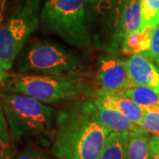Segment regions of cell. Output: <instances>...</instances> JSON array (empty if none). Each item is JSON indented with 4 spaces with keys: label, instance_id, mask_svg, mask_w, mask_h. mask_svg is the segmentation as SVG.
<instances>
[{
    "label": "cell",
    "instance_id": "14",
    "mask_svg": "<svg viewBox=\"0 0 159 159\" xmlns=\"http://www.w3.org/2000/svg\"><path fill=\"white\" fill-rule=\"evenodd\" d=\"M153 30V28L148 27L143 30L129 34L123 42L121 51L129 56L148 51L150 47Z\"/></svg>",
    "mask_w": 159,
    "mask_h": 159
},
{
    "label": "cell",
    "instance_id": "2",
    "mask_svg": "<svg viewBox=\"0 0 159 159\" xmlns=\"http://www.w3.org/2000/svg\"><path fill=\"white\" fill-rule=\"evenodd\" d=\"M3 91L23 94L52 104L64 101L92 99L97 89L87 75H44L19 74L9 76Z\"/></svg>",
    "mask_w": 159,
    "mask_h": 159
},
{
    "label": "cell",
    "instance_id": "20",
    "mask_svg": "<svg viewBox=\"0 0 159 159\" xmlns=\"http://www.w3.org/2000/svg\"><path fill=\"white\" fill-rule=\"evenodd\" d=\"M13 159H48L45 153L37 148H27Z\"/></svg>",
    "mask_w": 159,
    "mask_h": 159
},
{
    "label": "cell",
    "instance_id": "10",
    "mask_svg": "<svg viewBox=\"0 0 159 159\" xmlns=\"http://www.w3.org/2000/svg\"><path fill=\"white\" fill-rule=\"evenodd\" d=\"M141 25V0H121L119 22L114 34L115 43L122 47L125 37L133 32L140 31Z\"/></svg>",
    "mask_w": 159,
    "mask_h": 159
},
{
    "label": "cell",
    "instance_id": "12",
    "mask_svg": "<svg viewBox=\"0 0 159 159\" xmlns=\"http://www.w3.org/2000/svg\"><path fill=\"white\" fill-rule=\"evenodd\" d=\"M126 97H130L144 111H159V93L146 86H129L122 91Z\"/></svg>",
    "mask_w": 159,
    "mask_h": 159
},
{
    "label": "cell",
    "instance_id": "11",
    "mask_svg": "<svg viewBox=\"0 0 159 159\" xmlns=\"http://www.w3.org/2000/svg\"><path fill=\"white\" fill-rule=\"evenodd\" d=\"M92 108L98 121L107 127L111 132H138L142 134H148L140 125L134 124L119 111L114 109L109 108L96 102L93 98Z\"/></svg>",
    "mask_w": 159,
    "mask_h": 159
},
{
    "label": "cell",
    "instance_id": "18",
    "mask_svg": "<svg viewBox=\"0 0 159 159\" xmlns=\"http://www.w3.org/2000/svg\"><path fill=\"white\" fill-rule=\"evenodd\" d=\"M139 125L148 134L159 137V111H144V115Z\"/></svg>",
    "mask_w": 159,
    "mask_h": 159
},
{
    "label": "cell",
    "instance_id": "13",
    "mask_svg": "<svg viewBox=\"0 0 159 159\" xmlns=\"http://www.w3.org/2000/svg\"><path fill=\"white\" fill-rule=\"evenodd\" d=\"M129 132H111L98 159H126Z\"/></svg>",
    "mask_w": 159,
    "mask_h": 159
},
{
    "label": "cell",
    "instance_id": "7",
    "mask_svg": "<svg viewBox=\"0 0 159 159\" xmlns=\"http://www.w3.org/2000/svg\"><path fill=\"white\" fill-rule=\"evenodd\" d=\"M96 81L100 89L124 91L131 86L126 61L114 57H102L97 66Z\"/></svg>",
    "mask_w": 159,
    "mask_h": 159
},
{
    "label": "cell",
    "instance_id": "4",
    "mask_svg": "<svg viewBox=\"0 0 159 159\" xmlns=\"http://www.w3.org/2000/svg\"><path fill=\"white\" fill-rule=\"evenodd\" d=\"M40 20L45 29L68 45L80 50L93 45L84 0H45Z\"/></svg>",
    "mask_w": 159,
    "mask_h": 159
},
{
    "label": "cell",
    "instance_id": "23",
    "mask_svg": "<svg viewBox=\"0 0 159 159\" xmlns=\"http://www.w3.org/2000/svg\"><path fill=\"white\" fill-rule=\"evenodd\" d=\"M6 70H5V69L0 66V82L5 81V80L9 77V74H6Z\"/></svg>",
    "mask_w": 159,
    "mask_h": 159
},
{
    "label": "cell",
    "instance_id": "6",
    "mask_svg": "<svg viewBox=\"0 0 159 159\" xmlns=\"http://www.w3.org/2000/svg\"><path fill=\"white\" fill-rule=\"evenodd\" d=\"M41 0H26L0 25V66L11 68L29 37L39 24Z\"/></svg>",
    "mask_w": 159,
    "mask_h": 159
},
{
    "label": "cell",
    "instance_id": "19",
    "mask_svg": "<svg viewBox=\"0 0 159 159\" xmlns=\"http://www.w3.org/2000/svg\"><path fill=\"white\" fill-rule=\"evenodd\" d=\"M146 53L159 68V24L154 29L150 47Z\"/></svg>",
    "mask_w": 159,
    "mask_h": 159
},
{
    "label": "cell",
    "instance_id": "5",
    "mask_svg": "<svg viewBox=\"0 0 159 159\" xmlns=\"http://www.w3.org/2000/svg\"><path fill=\"white\" fill-rule=\"evenodd\" d=\"M23 74L87 75L88 66L76 52L51 42H38L23 53L18 64Z\"/></svg>",
    "mask_w": 159,
    "mask_h": 159
},
{
    "label": "cell",
    "instance_id": "8",
    "mask_svg": "<svg viewBox=\"0 0 159 159\" xmlns=\"http://www.w3.org/2000/svg\"><path fill=\"white\" fill-rule=\"evenodd\" d=\"M126 66L132 85L149 87L159 93V68L146 52L131 56Z\"/></svg>",
    "mask_w": 159,
    "mask_h": 159
},
{
    "label": "cell",
    "instance_id": "1",
    "mask_svg": "<svg viewBox=\"0 0 159 159\" xmlns=\"http://www.w3.org/2000/svg\"><path fill=\"white\" fill-rule=\"evenodd\" d=\"M51 153L59 159H98L111 131L96 118L91 99L74 101L56 116Z\"/></svg>",
    "mask_w": 159,
    "mask_h": 159
},
{
    "label": "cell",
    "instance_id": "16",
    "mask_svg": "<svg viewBox=\"0 0 159 159\" xmlns=\"http://www.w3.org/2000/svg\"><path fill=\"white\" fill-rule=\"evenodd\" d=\"M141 30L148 27L155 29L159 24V0H141Z\"/></svg>",
    "mask_w": 159,
    "mask_h": 159
},
{
    "label": "cell",
    "instance_id": "3",
    "mask_svg": "<svg viewBox=\"0 0 159 159\" xmlns=\"http://www.w3.org/2000/svg\"><path fill=\"white\" fill-rule=\"evenodd\" d=\"M0 99L13 139L41 137L51 133L56 119L53 108L33 97L12 92H1Z\"/></svg>",
    "mask_w": 159,
    "mask_h": 159
},
{
    "label": "cell",
    "instance_id": "24",
    "mask_svg": "<svg viewBox=\"0 0 159 159\" xmlns=\"http://www.w3.org/2000/svg\"><path fill=\"white\" fill-rule=\"evenodd\" d=\"M101 2L102 0H84V3L91 5V6H98L100 5Z\"/></svg>",
    "mask_w": 159,
    "mask_h": 159
},
{
    "label": "cell",
    "instance_id": "17",
    "mask_svg": "<svg viewBox=\"0 0 159 159\" xmlns=\"http://www.w3.org/2000/svg\"><path fill=\"white\" fill-rule=\"evenodd\" d=\"M8 128L5 114L0 109V159H13V148Z\"/></svg>",
    "mask_w": 159,
    "mask_h": 159
},
{
    "label": "cell",
    "instance_id": "25",
    "mask_svg": "<svg viewBox=\"0 0 159 159\" xmlns=\"http://www.w3.org/2000/svg\"><path fill=\"white\" fill-rule=\"evenodd\" d=\"M54 159H59V158H57V157H56V158H54Z\"/></svg>",
    "mask_w": 159,
    "mask_h": 159
},
{
    "label": "cell",
    "instance_id": "15",
    "mask_svg": "<svg viewBox=\"0 0 159 159\" xmlns=\"http://www.w3.org/2000/svg\"><path fill=\"white\" fill-rule=\"evenodd\" d=\"M148 134L129 132L126 159H150Z\"/></svg>",
    "mask_w": 159,
    "mask_h": 159
},
{
    "label": "cell",
    "instance_id": "21",
    "mask_svg": "<svg viewBox=\"0 0 159 159\" xmlns=\"http://www.w3.org/2000/svg\"><path fill=\"white\" fill-rule=\"evenodd\" d=\"M150 159H159V137L152 135L149 141Z\"/></svg>",
    "mask_w": 159,
    "mask_h": 159
},
{
    "label": "cell",
    "instance_id": "9",
    "mask_svg": "<svg viewBox=\"0 0 159 159\" xmlns=\"http://www.w3.org/2000/svg\"><path fill=\"white\" fill-rule=\"evenodd\" d=\"M96 102L119 111L134 124L139 125L144 115V110L122 91H111L103 89H97L93 98Z\"/></svg>",
    "mask_w": 159,
    "mask_h": 159
},
{
    "label": "cell",
    "instance_id": "22",
    "mask_svg": "<svg viewBox=\"0 0 159 159\" xmlns=\"http://www.w3.org/2000/svg\"><path fill=\"white\" fill-rule=\"evenodd\" d=\"M6 0H0V25L4 22L5 20V11H6Z\"/></svg>",
    "mask_w": 159,
    "mask_h": 159
}]
</instances>
